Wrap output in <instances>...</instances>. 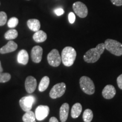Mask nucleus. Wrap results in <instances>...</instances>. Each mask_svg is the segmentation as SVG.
Instances as JSON below:
<instances>
[{"label":"nucleus","instance_id":"obj_1","mask_svg":"<svg viewBox=\"0 0 122 122\" xmlns=\"http://www.w3.org/2000/svg\"><path fill=\"white\" fill-rule=\"evenodd\" d=\"M105 49L104 43L99 44L94 48H92L85 53L83 58L87 63H95L100 59Z\"/></svg>","mask_w":122,"mask_h":122},{"label":"nucleus","instance_id":"obj_2","mask_svg":"<svg viewBox=\"0 0 122 122\" xmlns=\"http://www.w3.org/2000/svg\"><path fill=\"white\" fill-rule=\"evenodd\" d=\"M76 57V51L72 47L66 46L62 50L61 59L65 66H71L74 64Z\"/></svg>","mask_w":122,"mask_h":122},{"label":"nucleus","instance_id":"obj_3","mask_svg":"<svg viewBox=\"0 0 122 122\" xmlns=\"http://www.w3.org/2000/svg\"><path fill=\"white\" fill-rule=\"evenodd\" d=\"M105 47L111 54L116 56H122V44L118 41L107 39L105 41Z\"/></svg>","mask_w":122,"mask_h":122},{"label":"nucleus","instance_id":"obj_4","mask_svg":"<svg viewBox=\"0 0 122 122\" xmlns=\"http://www.w3.org/2000/svg\"><path fill=\"white\" fill-rule=\"evenodd\" d=\"M80 86L82 91L89 95H92L95 92V86L93 81L88 76H84L80 77Z\"/></svg>","mask_w":122,"mask_h":122},{"label":"nucleus","instance_id":"obj_5","mask_svg":"<svg viewBox=\"0 0 122 122\" xmlns=\"http://www.w3.org/2000/svg\"><path fill=\"white\" fill-rule=\"evenodd\" d=\"M66 85L65 83H58L53 86V87L50 90L49 96L50 98L56 99L62 97L65 94Z\"/></svg>","mask_w":122,"mask_h":122},{"label":"nucleus","instance_id":"obj_6","mask_svg":"<svg viewBox=\"0 0 122 122\" xmlns=\"http://www.w3.org/2000/svg\"><path fill=\"white\" fill-rule=\"evenodd\" d=\"M48 63L53 67H58L61 63V56L57 49H53L47 56Z\"/></svg>","mask_w":122,"mask_h":122},{"label":"nucleus","instance_id":"obj_7","mask_svg":"<svg viewBox=\"0 0 122 122\" xmlns=\"http://www.w3.org/2000/svg\"><path fill=\"white\" fill-rule=\"evenodd\" d=\"M72 7L75 13L80 18H84L88 15V8L83 2L80 1L75 2L73 4Z\"/></svg>","mask_w":122,"mask_h":122},{"label":"nucleus","instance_id":"obj_8","mask_svg":"<svg viewBox=\"0 0 122 122\" xmlns=\"http://www.w3.org/2000/svg\"><path fill=\"white\" fill-rule=\"evenodd\" d=\"M36 99L33 96H27L22 97L19 101V105L22 109L25 112L30 111Z\"/></svg>","mask_w":122,"mask_h":122},{"label":"nucleus","instance_id":"obj_9","mask_svg":"<svg viewBox=\"0 0 122 122\" xmlns=\"http://www.w3.org/2000/svg\"><path fill=\"white\" fill-rule=\"evenodd\" d=\"M50 109L48 106L40 105L35 110V116L37 120L41 121L48 117L49 114Z\"/></svg>","mask_w":122,"mask_h":122},{"label":"nucleus","instance_id":"obj_10","mask_svg":"<svg viewBox=\"0 0 122 122\" xmlns=\"http://www.w3.org/2000/svg\"><path fill=\"white\" fill-rule=\"evenodd\" d=\"M43 50L40 46H35L31 50L32 60L35 63H40L41 61Z\"/></svg>","mask_w":122,"mask_h":122},{"label":"nucleus","instance_id":"obj_11","mask_svg":"<svg viewBox=\"0 0 122 122\" xmlns=\"http://www.w3.org/2000/svg\"><path fill=\"white\" fill-rule=\"evenodd\" d=\"M37 86V81L33 76H28L25 79V88L28 93L31 94L36 90Z\"/></svg>","mask_w":122,"mask_h":122},{"label":"nucleus","instance_id":"obj_12","mask_svg":"<svg viewBox=\"0 0 122 122\" xmlns=\"http://www.w3.org/2000/svg\"><path fill=\"white\" fill-rule=\"evenodd\" d=\"M102 94L105 98L110 100L115 96L116 94V89L113 85H107L102 90Z\"/></svg>","mask_w":122,"mask_h":122},{"label":"nucleus","instance_id":"obj_13","mask_svg":"<svg viewBox=\"0 0 122 122\" xmlns=\"http://www.w3.org/2000/svg\"><path fill=\"white\" fill-rule=\"evenodd\" d=\"M18 48V45L13 41H9L7 43L0 49L1 54H6L14 51Z\"/></svg>","mask_w":122,"mask_h":122},{"label":"nucleus","instance_id":"obj_14","mask_svg":"<svg viewBox=\"0 0 122 122\" xmlns=\"http://www.w3.org/2000/svg\"><path fill=\"white\" fill-rule=\"evenodd\" d=\"M69 105L67 103L62 104L59 110V117L61 122H65L67 119L69 112Z\"/></svg>","mask_w":122,"mask_h":122},{"label":"nucleus","instance_id":"obj_15","mask_svg":"<svg viewBox=\"0 0 122 122\" xmlns=\"http://www.w3.org/2000/svg\"><path fill=\"white\" fill-rule=\"evenodd\" d=\"M28 59L29 56L26 50L22 49L19 51L17 56V61L18 63L25 65L28 63Z\"/></svg>","mask_w":122,"mask_h":122},{"label":"nucleus","instance_id":"obj_16","mask_svg":"<svg viewBox=\"0 0 122 122\" xmlns=\"http://www.w3.org/2000/svg\"><path fill=\"white\" fill-rule=\"evenodd\" d=\"M27 25L30 30L33 32H37L40 30L41 24L40 21L36 19H30L27 21Z\"/></svg>","mask_w":122,"mask_h":122},{"label":"nucleus","instance_id":"obj_17","mask_svg":"<svg viewBox=\"0 0 122 122\" xmlns=\"http://www.w3.org/2000/svg\"><path fill=\"white\" fill-rule=\"evenodd\" d=\"M47 39V35L43 30H39L36 32L33 36V39L35 42H43Z\"/></svg>","mask_w":122,"mask_h":122},{"label":"nucleus","instance_id":"obj_18","mask_svg":"<svg viewBox=\"0 0 122 122\" xmlns=\"http://www.w3.org/2000/svg\"><path fill=\"white\" fill-rule=\"evenodd\" d=\"M82 111V106L80 103H76L73 105L71 109V117L76 119L80 116Z\"/></svg>","mask_w":122,"mask_h":122},{"label":"nucleus","instance_id":"obj_19","mask_svg":"<svg viewBox=\"0 0 122 122\" xmlns=\"http://www.w3.org/2000/svg\"><path fill=\"white\" fill-rule=\"evenodd\" d=\"M50 83V79L48 76H44L40 81L39 86V90L40 92H44L48 87Z\"/></svg>","mask_w":122,"mask_h":122},{"label":"nucleus","instance_id":"obj_20","mask_svg":"<svg viewBox=\"0 0 122 122\" xmlns=\"http://www.w3.org/2000/svg\"><path fill=\"white\" fill-rule=\"evenodd\" d=\"M22 119L24 122H35L36 120V116L33 111L30 110L25 112Z\"/></svg>","mask_w":122,"mask_h":122},{"label":"nucleus","instance_id":"obj_21","mask_svg":"<svg viewBox=\"0 0 122 122\" xmlns=\"http://www.w3.org/2000/svg\"><path fill=\"white\" fill-rule=\"evenodd\" d=\"M18 36V31L15 29H11V30H7L5 34V38L8 40H11L16 39Z\"/></svg>","mask_w":122,"mask_h":122},{"label":"nucleus","instance_id":"obj_22","mask_svg":"<svg viewBox=\"0 0 122 122\" xmlns=\"http://www.w3.org/2000/svg\"><path fill=\"white\" fill-rule=\"evenodd\" d=\"M93 118V113L91 109H86L84 112L83 119L84 122H91Z\"/></svg>","mask_w":122,"mask_h":122},{"label":"nucleus","instance_id":"obj_23","mask_svg":"<svg viewBox=\"0 0 122 122\" xmlns=\"http://www.w3.org/2000/svg\"><path fill=\"white\" fill-rule=\"evenodd\" d=\"M18 23H19V20L18 18L12 17L9 20L8 22H7V25L9 28H14L17 26Z\"/></svg>","mask_w":122,"mask_h":122},{"label":"nucleus","instance_id":"obj_24","mask_svg":"<svg viewBox=\"0 0 122 122\" xmlns=\"http://www.w3.org/2000/svg\"><path fill=\"white\" fill-rule=\"evenodd\" d=\"M11 79V75L9 73H0V83H6Z\"/></svg>","mask_w":122,"mask_h":122},{"label":"nucleus","instance_id":"obj_25","mask_svg":"<svg viewBox=\"0 0 122 122\" xmlns=\"http://www.w3.org/2000/svg\"><path fill=\"white\" fill-rule=\"evenodd\" d=\"M7 15L5 12H0V26H2L7 22Z\"/></svg>","mask_w":122,"mask_h":122},{"label":"nucleus","instance_id":"obj_26","mask_svg":"<svg viewBox=\"0 0 122 122\" xmlns=\"http://www.w3.org/2000/svg\"><path fill=\"white\" fill-rule=\"evenodd\" d=\"M68 21L71 24H73L75 22L76 19V17H75V15L74 13L72 12H71V13H69L68 14Z\"/></svg>","mask_w":122,"mask_h":122},{"label":"nucleus","instance_id":"obj_27","mask_svg":"<svg viewBox=\"0 0 122 122\" xmlns=\"http://www.w3.org/2000/svg\"><path fill=\"white\" fill-rule=\"evenodd\" d=\"M54 13L56 14L57 16H61V15H63L64 13H65V11L62 8H58L56 9V10H54Z\"/></svg>","mask_w":122,"mask_h":122},{"label":"nucleus","instance_id":"obj_28","mask_svg":"<svg viewBox=\"0 0 122 122\" xmlns=\"http://www.w3.org/2000/svg\"><path fill=\"white\" fill-rule=\"evenodd\" d=\"M117 84H118V87L122 90V74L120 75L117 78Z\"/></svg>","mask_w":122,"mask_h":122},{"label":"nucleus","instance_id":"obj_29","mask_svg":"<svg viewBox=\"0 0 122 122\" xmlns=\"http://www.w3.org/2000/svg\"><path fill=\"white\" fill-rule=\"evenodd\" d=\"M112 4L117 6H120L122 5V0H110Z\"/></svg>","mask_w":122,"mask_h":122},{"label":"nucleus","instance_id":"obj_30","mask_svg":"<svg viewBox=\"0 0 122 122\" xmlns=\"http://www.w3.org/2000/svg\"><path fill=\"white\" fill-rule=\"evenodd\" d=\"M49 122H59L56 117H51V118L50 119Z\"/></svg>","mask_w":122,"mask_h":122},{"label":"nucleus","instance_id":"obj_31","mask_svg":"<svg viewBox=\"0 0 122 122\" xmlns=\"http://www.w3.org/2000/svg\"><path fill=\"white\" fill-rule=\"evenodd\" d=\"M2 71H3V68L2 67V66H1V61H0V73L2 72Z\"/></svg>","mask_w":122,"mask_h":122},{"label":"nucleus","instance_id":"obj_32","mask_svg":"<svg viewBox=\"0 0 122 122\" xmlns=\"http://www.w3.org/2000/svg\"><path fill=\"white\" fill-rule=\"evenodd\" d=\"M27 1H30V0H27Z\"/></svg>","mask_w":122,"mask_h":122}]
</instances>
